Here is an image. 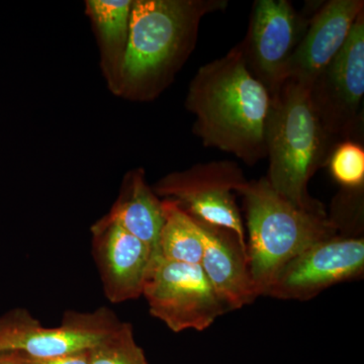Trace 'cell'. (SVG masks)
<instances>
[{
    "label": "cell",
    "mask_w": 364,
    "mask_h": 364,
    "mask_svg": "<svg viewBox=\"0 0 364 364\" xmlns=\"http://www.w3.org/2000/svg\"><path fill=\"white\" fill-rule=\"evenodd\" d=\"M198 222L203 241L200 267L215 293L229 311L253 303L258 296L249 270L247 248L234 232Z\"/></svg>",
    "instance_id": "13"
},
{
    "label": "cell",
    "mask_w": 364,
    "mask_h": 364,
    "mask_svg": "<svg viewBox=\"0 0 364 364\" xmlns=\"http://www.w3.org/2000/svg\"><path fill=\"white\" fill-rule=\"evenodd\" d=\"M119 323L112 311L102 308L92 313H66L61 326L47 328L25 309H14L0 316V354L50 358L88 350Z\"/></svg>",
    "instance_id": "8"
},
{
    "label": "cell",
    "mask_w": 364,
    "mask_h": 364,
    "mask_svg": "<svg viewBox=\"0 0 364 364\" xmlns=\"http://www.w3.org/2000/svg\"><path fill=\"white\" fill-rule=\"evenodd\" d=\"M247 220L249 270L258 296H264L289 261L318 242L338 235L323 210L296 207L274 191L267 177L247 181L238 191Z\"/></svg>",
    "instance_id": "4"
},
{
    "label": "cell",
    "mask_w": 364,
    "mask_h": 364,
    "mask_svg": "<svg viewBox=\"0 0 364 364\" xmlns=\"http://www.w3.org/2000/svg\"><path fill=\"white\" fill-rule=\"evenodd\" d=\"M321 122L335 144L360 143L363 129L364 11L348 40L309 88Z\"/></svg>",
    "instance_id": "7"
},
{
    "label": "cell",
    "mask_w": 364,
    "mask_h": 364,
    "mask_svg": "<svg viewBox=\"0 0 364 364\" xmlns=\"http://www.w3.org/2000/svg\"><path fill=\"white\" fill-rule=\"evenodd\" d=\"M164 225L158 244L163 259L186 264H202L203 241L200 225L174 200H162Z\"/></svg>",
    "instance_id": "16"
},
{
    "label": "cell",
    "mask_w": 364,
    "mask_h": 364,
    "mask_svg": "<svg viewBox=\"0 0 364 364\" xmlns=\"http://www.w3.org/2000/svg\"><path fill=\"white\" fill-rule=\"evenodd\" d=\"M0 364H18L9 353L0 354Z\"/></svg>",
    "instance_id": "20"
},
{
    "label": "cell",
    "mask_w": 364,
    "mask_h": 364,
    "mask_svg": "<svg viewBox=\"0 0 364 364\" xmlns=\"http://www.w3.org/2000/svg\"><path fill=\"white\" fill-rule=\"evenodd\" d=\"M247 181L236 162L221 160L171 172L161 177L152 189L162 200H174L193 219L234 232L247 248L235 196Z\"/></svg>",
    "instance_id": "5"
},
{
    "label": "cell",
    "mask_w": 364,
    "mask_h": 364,
    "mask_svg": "<svg viewBox=\"0 0 364 364\" xmlns=\"http://www.w3.org/2000/svg\"><path fill=\"white\" fill-rule=\"evenodd\" d=\"M91 234L105 296L119 304L142 296L146 277L156 258L153 251L105 217L91 227Z\"/></svg>",
    "instance_id": "11"
},
{
    "label": "cell",
    "mask_w": 364,
    "mask_h": 364,
    "mask_svg": "<svg viewBox=\"0 0 364 364\" xmlns=\"http://www.w3.org/2000/svg\"><path fill=\"white\" fill-rule=\"evenodd\" d=\"M334 141L321 122L306 86L287 79L273 95L267 129V179L282 198L306 210H323L308 184L327 165Z\"/></svg>",
    "instance_id": "3"
},
{
    "label": "cell",
    "mask_w": 364,
    "mask_h": 364,
    "mask_svg": "<svg viewBox=\"0 0 364 364\" xmlns=\"http://www.w3.org/2000/svg\"><path fill=\"white\" fill-rule=\"evenodd\" d=\"M88 350L73 352L64 355L50 356V358H32L21 353L9 354H11L14 361L18 364H90Z\"/></svg>",
    "instance_id": "19"
},
{
    "label": "cell",
    "mask_w": 364,
    "mask_h": 364,
    "mask_svg": "<svg viewBox=\"0 0 364 364\" xmlns=\"http://www.w3.org/2000/svg\"><path fill=\"white\" fill-rule=\"evenodd\" d=\"M364 11L363 0H329L314 11L301 44L289 62L287 80L310 88L348 40Z\"/></svg>",
    "instance_id": "12"
},
{
    "label": "cell",
    "mask_w": 364,
    "mask_h": 364,
    "mask_svg": "<svg viewBox=\"0 0 364 364\" xmlns=\"http://www.w3.org/2000/svg\"><path fill=\"white\" fill-rule=\"evenodd\" d=\"M88 361L90 364H149L134 338L133 327L122 322L88 350Z\"/></svg>",
    "instance_id": "17"
},
{
    "label": "cell",
    "mask_w": 364,
    "mask_h": 364,
    "mask_svg": "<svg viewBox=\"0 0 364 364\" xmlns=\"http://www.w3.org/2000/svg\"><path fill=\"white\" fill-rule=\"evenodd\" d=\"M104 217L117 223L145 243L156 257L159 256L158 244L164 225V208L162 200L147 183L142 167L124 174L119 195Z\"/></svg>",
    "instance_id": "15"
},
{
    "label": "cell",
    "mask_w": 364,
    "mask_h": 364,
    "mask_svg": "<svg viewBox=\"0 0 364 364\" xmlns=\"http://www.w3.org/2000/svg\"><path fill=\"white\" fill-rule=\"evenodd\" d=\"M85 14L97 41L100 67L107 90L119 97L133 0H86Z\"/></svg>",
    "instance_id": "14"
},
{
    "label": "cell",
    "mask_w": 364,
    "mask_h": 364,
    "mask_svg": "<svg viewBox=\"0 0 364 364\" xmlns=\"http://www.w3.org/2000/svg\"><path fill=\"white\" fill-rule=\"evenodd\" d=\"M330 173L343 188H363L364 148L355 141L337 144L327 162Z\"/></svg>",
    "instance_id": "18"
},
{
    "label": "cell",
    "mask_w": 364,
    "mask_h": 364,
    "mask_svg": "<svg viewBox=\"0 0 364 364\" xmlns=\"http://www.w3.org/2000/svg\"><path fill=\"white\" fill-rule=\"evenodd\" d=\"M228 6L227 0H133L119 97L157 100L195 51L203 18Z\"/></svg>",
    "instance_id": "2"
},
{
    "label": "cell",
    "mask_w": 364,
    "mask_h": 364,
    "mask_svg": "<svg viewBox=\"0 0 364 364\" xmlns=\"http://www.w3.org/2000/svg\"><path fill=\"white\" fill-rule=\"evenodd\" d=\"M273 95L248 68L240 44L200 67L188 85L186 107L193 131L208 148L229 153L249 166L267 158Z\"/></svg>",
    "instance_id": "1"
},
{
    "label": "cell",
    "mask_w": 364,
    "mask_h": 364,
    "mask_svg": "<svg viewBox=\"0 0 364 364\" xmlns=\"http://www.w3.org/2000/svg\"><path fill=\"white\" fill-rule=\"evenodd\" d=\"M363 270V239L337 235L289 261L277 273L264 296L305 301L334 284L358 279Z\"/></svg>",
    "instance_id": "10"
},
{
    "label": "cell",
    "mask_w": 364,
    "mask_h": 364,
    "mask_svg": "<svg viewBox=\"0 0 364 364\" xmlns=\"http://www.w3.org/2000/svg\"><path fill=\"white\" fill-rule=\"evenodd\" d=\"M144 298L151 315L171 331H203L228 308L200 265L163 259L157 256L146 277Z\"/></svg>",
    "instance_id": "6"
},
{
    "label": "cell",
    "mask_w": 364,
    "mask_h": 364,
    "mask_svg": "<svg viewBox=\"0 0 364 364\" xmlns=\"http://www.w3.org/2000/svg\"><path fill=\"white\" fill-rule=\"evenodd\" d=\"M311 16L299 13L289 0L254 1L247 35L239 44L248 68L272 95L287 81L289 62Z\"/></svg>",
    "instance_id": "9"
}]
</instances>
